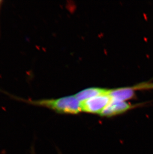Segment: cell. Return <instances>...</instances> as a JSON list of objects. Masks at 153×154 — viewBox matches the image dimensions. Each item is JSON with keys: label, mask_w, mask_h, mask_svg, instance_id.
<instances>
[{"label": "cell", "mask_w": 153, "mask_h": 154, "mask_svg": "<svg viewBox=\"0 0 153 154\" xmlns=\"http://www.w3.org/2000/svg\"><path fill=\"white\" fill-rule=\"evenodd\" d=\"M20 100L30 104L47 108L55 112L61 114H76L82 112L81 102L75 96H68L57 99L40 100Z\"/></svg>", "instance_id": "6da1fadb"}, {"label": "cell", "mask_w": 153, "mask_h": 154, "mask_svg": "<svg viewBox=\"0 0 153 154\" xmlns=\"http://www.w3.org/2000/svg\"><path fill=\"white\" fill-rule=\"evenodd\" d=\"M111 97L108 94L100 95L81 102L82 112L100 115L101 112L111 101Z\"/></svg>", "instance_id": "7a4b0ae2"}, {"label": "cell", "mask_w": 153, "mask_h": 154, "mask_svg": "<svg viewBox=\"0 0 153 154\" xmlns=\"http://www.w3.org/2000/svg\"><path fill=\"white\" fill-rule=\"evenodd\" d=\"M142 104H141L142 105ZM139 105H131L126 101L117 100L111 99V101L107 105L101 112L100 115L101 116L110 117L114 116L116 115L122 114L133 107L138 106Z\"/></svg>", "instance_id": "3957f363"}, {"label": "cell", "mask_w": 153, "mask_h": 154, "mask_svg": "<svg viewBox=\"0 0 153 154\" xmlns=\"http://www.w3.org/2000/svg\"><path fill=\"white\" fill-rule=\"evenodd\" d=\"M135 91L136 90L133 86L119 88L110 89L109 95L112 99L125 101L134 97L135 94Z\"/></svg>", "instance_id": "277c9868"}, {"label": "cell", "mask_w": 153, "mask_h": 154, "mask_svg": "<svg viewBox=\"0 0 153 154\" xmlns=\"http://www.w3.org/2000/svg\"><path fill=\"white\" fill-rule=\"evenodd\" d=\"M110 90V89L98 87H91L79 92L75 95V96L80 102H82L100 95L108 94Z\"/></svg>", "instance_id": "5b68a950"}, {"label": "cell", "mask_w": 153, "mask_h": 154, "mask_svg": "<svg viewBox=\"0 0 153 154\" xmlns=\"http://www.w3.org/2000/svg\"><path fill=\"white\" fill-rule=\"evenodd\" d=\"M0 3H1V1H0Z\"/></svg>", "instance_id": "8992f818"}]
</instances>
